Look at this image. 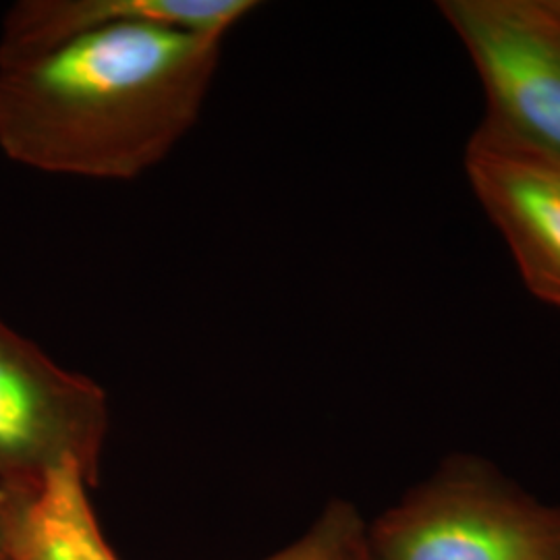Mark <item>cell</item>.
<instances>
[{
	"instance_id": "1",
	"label": "cell",
	"mask_w": 560,
	"mask_h": 560,
	"mask_svg": "<svg viewBox=\"0 0 560 560\" xmlns=\"http://www.w3.org/2000/svg\"><path fill=\"white\" fill-rule=\"evenodd\" d=\"M222 42L129 21L0 67V150L44 173L136 179L196 125Z\"/></svg>"
},
{
	"instance_id": "2",
	"label": "cell",
	"mask_w": 560,
	"mask_h": 560,
	"mask_svg": "<svg viewBox=\"0 0 560 560\" xmlns=\"http://www.w3.org/2000/svg\"><path fill=\"white\" fill-rule=\"evenodd\" d=\"M365 546L374 560H560V506L459 455L365 525Z\"/></svg>"
},
{
	"instance_id": "3",
	"label": "cell",
	"mask_w": 560,
	"mask_h": 560,
	"mask_svg": "<svg viewBox=\"0 0 560 560\" xmlns=\"http://www.w3.org/2000/svg\"><path fill=\"white\" fill-rule=\"evenodd\" d=\"M101 384L69 372L0 318V488L75 465L94 486L108 434Z\"/></svg>"
},
{
	"instance_id": "4",
	"label": "cell",
	"mask_w": 560,
	"mask_h": 560,
	"mask_svg": "<svg viewBox=\"0 0 560 560\" xmlns=\"http://www.w3.org/2000/svg\"><path fill=\"white\" fill-rule=\"evenodd\" d=\"M442 18L480 75L481 127L560 161V30L536 0H444Z\"/></svg>"
},
{
	"instance_id": "5",
	"label": "cell",
	"mask_w": 560,
	"mask_h": 560,
	"mask_svg": "<svg viewBox=\"0 0 560 560\" xmlns=\"http://www.w3.org/2000/svg\"><path fill=\"white\" fill-rule=\"evenodd\" d=\"M465 173L525 287L560 307V161L480 127L467 145Z\"/></svg>"
},
{
	"instance_id": "6",
	"label": "cell",
	"mask_w": 560,
	"mask_h": 560,
	"mask_svg": "<svg viewBox=\"0 0 560 560\" xmlns=\"http://www.w3.org/2000/svg\"><path fill=\"white\" fill-rule=\"evenodd\" d=\"M256 7L254 0H21L2 23L0 67L38 59L88 32L129 21L226 38Z\"/></svg>"
},
{
	"instance_id": "7",
	"label": "cell",
	"mask_w": 560,
	"mask_h": 560,
	"mask_svg": "<svg viewBox=\"0 0 560 560\" xmlns=\"http://www.w3.org/2000/svg\"><path fill=\"white\" fill-rule=\"evenodd\" d=\"M80 467L62 465L25 488H0L7 560H119L102 534Z\"/></svg>"
},
{
	"instance_id": "8",
	"label": "cell",
	"mask_w": 560,
	"mask_h": 560,
	"mask_svg": "<svg viewBox=\"0 0 560 560\" xmlns=\"http://www.w3.org/2000/svg\"><path fill=\"white\" fill-rule=\"evenodd\" d=\"M365 541V523L358 509L330 502L298 540L264 560H355Z\"/></svg>"
},
{
	"instance_id": "9",
	"label": "cell",
	"mask_w": 560,
	"mask_h": 560,
	"mask_svg": "<svg viewBox=\"0 0 560 560\" xmlns=\"http://www.w3.org/2000/svg\"><path fill=\"white\" fill-rule=\"evenodd\" d=\"M536 4L544 13V18L552 21L560 30V0H536Z\"/></svg>"
},
{
	"instance_id": "10",
	"label": "cell",
	"mask_w": 560,
	"mask_h": 560,
	"mask_svg": "<svg viewBox=\"0 0 560 560\" xmlns=\"http://www.w3.org/2000/svg\"><path fill=\"white\" fill-rule=\"evenodd\" d=\"M355 560H374L372 559V555L368 552V546H365V541H363V546H361L360 555H358V559Z\"/></svg>"
},
{
	"instance_id": "11",
	"label": "cell",
	"mask_w": 560,
	"mask_h": 560,
	"mask_svg": "<svg viewBox=\"0 0 560 560\" xmlns=\"http://www.w3.org/2000/svg\"><path fill=\"white\" fill-rule=\"evenodd\" d=\"M0 560H7V559H4V557H2V555H0Z\"/></svg>"
},
{
	"instance_id": "12",
	"label": "cell",
	"mask_w": 560,
	"mask_h": 560,
	"mask_svg": "<svg viewBox=\"0 0 560 560\" xmlns=\"http://www.w3.org/2000/svg\"><path fill=\"white\" fill-rule=\"evenodd\" d=\"M0 501H2V499H0Z\"/></svg>"
}]
</instances>
